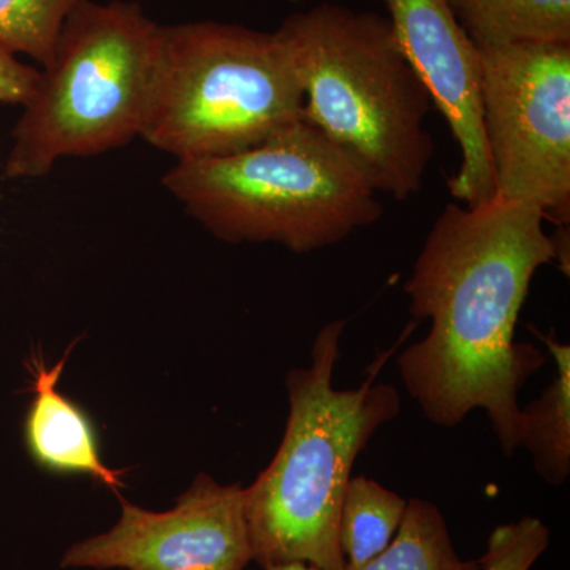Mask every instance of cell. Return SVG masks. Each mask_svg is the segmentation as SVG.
<instances>
[{
	"mask_svg": "<svg viewBox=\"0 0 570 570\" xmlns=\"http://www.w3.org/2000/svg\"><path fill=\"white\" fill-rule=\"evenodd\" d=\"M407 501L365 475L352 478L340 517L346 568H358L387 549L406 513Z\"/></svg>",
	"mask_w": 570,
	"mask_h": 570,
	"instance_id": "obj_13",
	"label": "cell"
},
{
	"mask_svg": "<svg viewBox=\"0 0 570 570\" xmlns=\"http://www.w3.org/2000/svg\"><path fill=\"white\" fill-rule=\"evenodd\" d=\"M37 80L39 71L18 61L13 51L0 45V102L24 104Z\"/></svg>",
	"mask_w": 570,
	"mask_h": 570,
	"instance_id": "obj_17",
	"label": "cell"
},
{
	"mask_svg": "<svg viewBox=\"0 0 570 570\" xmlns=\"http://www.w3.org/2000/svg\"><path fill=\"white\" fill-rule=\"evenodd\" d=\"M160 26L135 3L81 0L22 104L7 178H37L63 157L96 156L140 137Z\"/></svg>",
	"mask_w": 570,
	"mask_h": 570,
	"instance_id": "obj_5",
	"label": "cell"
},
{
	"mask_svg": "<svg viewBox=\"0 0 570 570\" xmlns=\"http://www.w3.org/2000/svg\"><path fill=\"white\" fill-rule=\"evenodd\" d=\"M118 523L75 543L62 568L245 570L253 561L245 489L200 474L174 509L151 512L121 498Z\"/></svg>",
	"mask_w": 570,
	"mask_h": 570,
	"instance_id": "obj_8",
	"label": "cell"
},
{
	"mask_svg": "<svg viewBox=\"0 0 570 570\" xmlns=\"http://www.w3.org/2000/svg\"><path fill=\"white\" fill-rule=\"evenodd\" d=\"M67 356L55 366L33 358V401L26 417V444L32 459L55 472L91 475L97 482L119 489L122 471H112L100 460L99 445L89 419L58 390Z\"/></svg>",
	"mask_w": 570,
	"mask_h": 570,
	"instance_id": "obj_10",
	"label": "cell"
},
{
	"mask_svg": "<svg viewBox=\"0 0 570 570\" xmlns=\"http://www.w3.org/2000/svg\"><path fill=\"white\" fill-rule=\"evenodd\" d=\"M302 85L276 32L202 21L160 26L141 138L178 160L245 153L305 118Z\"/></svg>",
	"mask_w": 570,
	"mask_h": 570,
	"instance_id": "obj_6",
	"label": "cell"
},
{
	"mask_svg": "<svg viewBox=\"0 0 570 570\" xmlns=\"http://www.w3.org/2000/svg\"><path fill=\"white\" fill-rule=\"evenodd\" d=\"M546 220L535 206L498 197L475 208L449 204L404 284L411 316L431 322L397 356L409 395L444 428L482 409L508 456L520 449L521 389L547 362L515 341L521 307L540 266L560 261L569 276L564 245Z\"/></svg>",
	"mask_w": 570,
	"mask_h": 570,
	"instance_id": "obj_1",
	"label": "cell"
},
{
	"mask_svg": "<svg viewBox=\"0 0 570 570\" xmlns=\"http://www.w3.org/2000/svg\"><path fill=\"white\" fill-rule=\"evenodd\" d=\"M164 186L217 238L296 254L340 245L382 216L370 176L305 118L245 153L178 160Z\"/></svg>",
	"mask_w": 570,
	"mask_h": 570,
	"instance_id": "obj_4",
	"label": "cell"
},
{
	"mask_svg": "<svg viewBox=\"0 0 570 570\" xmlns=\"http://www.w3.org/2000/svg\"><path fill=\"white\" fill-rule=\"evenodd\" d=\"M264 570H317V569H314L313 566L305 564V562H287V564L272 566V568H266Z\"/></svg>",
	"mask_w": 570,
	"mask_h": 570,
	"instance_id": "obj_18",
	"label": "cell"
},
{
	"mask_svg": "<svg viewBox=\"0 0 570 570\" xmlns=\"http://www.w3.org/2000/svg\"><path fill=\"white\" fill-rule=\"evenodd\" d=\"M302 85L306 121L397 202L420 193L434 142L431 97L387 18L336 3L292 14L276 31Z\"/></svg>",
	"mask_w": 570,
	"mask_h": 570,
	"instance_id": "obj_3",
	"label": "cell"
},
{
	"mask_svg": "<svg viewBox=\"0 0 570 570\" xmlns=\"http://www.w3.org/2000/svg\"><path fill=\"white\" fill-rule=\"evenodd\" d=\"M494 193L570 219V41L478 48Z\"/></svg>",
	"mask_w": 570,
	"mask_h": 570,
	"instance_id": "obj_7",
	"label": "cell"
},
{
	"mask_svg": "<svg viewBox=\"0 0 570 570\" xmlns=\"http://www.w3.org/2000/svg\"><path fill=\"white\" fill-rule=\"evenodd\" d=\"M531 332L546 344L557 366L549 387L521 407V442L531 453L535 472L549 485H562L570 474V347L531 325Z\"/></svg>",
	"mask_w": 570,
	"mask_h": 570,
	"instance_id": "obj_11",
	"label": "cell"
},
{
	"mask_svg": "<svg viewBox=\"0 0 570 570\" xmlns=\"http://www.w3.org/2000/svg\"><path fill=\"white\" fill-rule=\"evenodd\" d=\"M346 321L325 325L314 340L311 365L285 379L287 425L269 466L245 489L253 561L262 568L305 562L346 570L340 517L356 456L401 411L397 390L376 382L396 346L379 354L358 389L333 387Z\"/></svg>",
	"mask_w": 570,
	"mask_h": 570,
	"instance_id": "obj_2",
	"label": "cell"
},
{
	"mask_svg": "<svg viewBox=\"0 0 570 570\" xmlns=\"http://www.w3.org/2000/svg\"><path fill=\"white\" fill-rule=\"evenodd\" d=\"M550 530L535 517L499 524L491 532L480 570H531L550 546Z\"/></svg>",
	"mask_w": 570,
	"mask_h": 570,
	"instance_id": "obj_16",
	"label": "cell"
},
{
	"mask_svg": "<svg viewBox=\"0 0 570 570\" xmlns=\"http://www.w3.org/2000/svg\"><path fill=\"white\" fill-rule=\"evenodd\" d=\"M346 570H480V562L461 560L441 510L425 499L412 498L387 549Z\"/></svg>",
	"mask_w": 570,
	"mask_h": 570,
	"instance_id": "obj_14",
	"label": "cell"
},
{
	"mask_svg": "<svg viewBox=\"0 0 570 570\" xmlns=\"http://www.w3.org/2000/svg\"><path fill=\"white\" fill-rule=\"evenodd\" d=\"M404 58L459 142L461 163L449 179L459 204L493 200V170L482 124V61L448 0H381Z\"/></svg>",
	"mask_w": 570,
	"mask_h": 570,
	"instance_id": "obj_9",
	"label": "cell"
},
{
	"mask_svg": "<svg viewBox=\"0 0 570 570\" xmlns=\"http://www.w3.org/2000/svg\"><path fill=\"white\" fill-rule=\"evenodd\" d=\"M478 48L570 41V0H448Z\"/></svg>",
	"mask_w": 570,
	"mask_h": 570,
	"instance_id": "obj_12",
	"label": "cell"
},
{
	"mask_svg": "<svg viewBox=\"0 0 570 570\" xmlns=\"http://www.w3.org/2000/svg\"><path fill=\"white\" fill-rule=\"evenodd\" d=\"M81 0H0V45L45 66L67 14Z\"/></svg>",
	"mask_w": 570,
	"mask_h": 570,
	"instance_id": "obj_15",
	"label": "cell"
}]
</instances>
